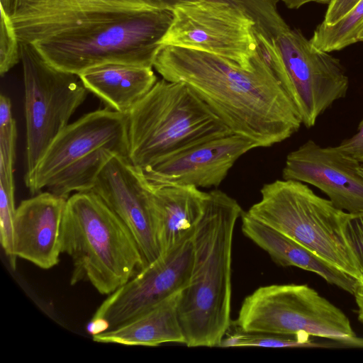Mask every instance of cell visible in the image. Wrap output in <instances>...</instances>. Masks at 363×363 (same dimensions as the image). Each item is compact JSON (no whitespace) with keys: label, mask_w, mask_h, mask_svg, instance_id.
<instances>
[{"label":"cell","mask_w":363,"mask_h":363,"mask_svg":"<svg viewBox=\"0 0 363 363\" xmlns=\"http://www.w3.org/2000/svg\"><path fill=\"white\" fill-rule=\"evenodd\" d=\"M153 67L163 79L187 84L233 133L257 147L289 138L302 125L258 48L254 67L246 69L213 54L162 45Z\"/></svg>","instance_id":"obj_1"},{"label":"cell","mask_w":363,"mask_h":363,"mask_svg":"<svg viewBox=\"0 0 363 363\" xmlns=\"http://www.w3.org/2000/svg\"><path fill=\"white\" fill-rule=\"evenodd\" d=\"M208 193L193 238L190 281L182 292L178 310L184 345L189 347H219L231 325L233 238L243 211L223 191Z\"/></svg>","instance_id":"obj_2"},{"label":"cell","mask_w":363,"mask_h":363,"mask_svg":"<svg viewBox=\"0 0 363 363\" xmlns=\"http://www.w3.org/2000/svg\"><path fill=\"white\" fill-rule=\"evenodd\" d=\"M61 250L72 261L70 284L86 281L102 295L111 294L144 268L131 233L93 190L67 199Z\"/></svg>","instance_id":"obj_3"},{"label":"cell","mask_w":363,"mask_h":363,"mask_svg":"<svg viewBox=\"0 0 363 363\" xmlns=\"http://www.w3.org/2000/svg\"><path fill=\"white\" fill-rule=\"evenodd\" d=\"M127 115L128 157L140 169L193 145L233 133L187 84L163 78Z\"/></svg>","instance_id":"obj_4"},{"label":"cell","mask_w":363,"mask_h":363,"mask_svg":"<svg viewBox=\"0 0 363 363\" xmlns=\"http://www.w3.org/2000/svg\"><path fill=\"white\" fill-rule=\"evenodd\" d=\"M172 20L171 9L146 10L79 26L31 44L49 65L75 74L106 63L153 67Z\"/></svg>","instance_id":"obj_5"},{"label":"cell","mask_w":363,"mask_h":363,"mask_svg":"<svg viewBox=\"0 0 363 363\" xmlns=\"http://www.w3.org/2000/svg\"><path fill=\"white\" fill-rule=\"evenodd\" d=\"M128 115L108 107L69 123L50 145L32 174L23 179L32 196L47 191L67 199L92 190L113 155L128 156Z\"/></svg>","instance_id":"obj_6"},{"label":"cell","mask_w":363,"mask_h":363,"mask_svg":"<svg viewBox=\"0 0 363 363\" xmlns=\"http://www.w3.org/2000/svg\"><path fill=\"white\" fill-rule=\"evenodd\" d=\"M260 194V200L247 211L252 217L352 277L362 278L343 233L347 212L298 181L265 184Z\"/></svg>","instance_id":"obj_7"},{"label":"cell","mask_w":363,"mask_h":363,"mask_svg":"<svg viewBox=\"0 0 363 363\" xmlns=\"http://www.w3.org/2000/svg\"><path fill=\"white\" fill-rule=\"evenodd\" d=\"M234 326L245 333L316 336L363 347L347 316L306 284L259 287L244 299Z\"/></svg>","instance_id":"obj_8"},{"label":"cell","mask_w":363,"mask_h":363,"mask_svg":"<svg viewBox=\"0 0 363 363\" xmlns=\"http://www.w3.org/2000/svg\"><path fill=\"white\" fill-rule=\"evenodd\" d=\"M20 50L25 92L26 179L69 124L89 91L77 74L49 65L32 44L20 43Z\"/></svg>","instance_id":"obj_9"},{"label":"cell","mask_w":363,"mask_h":363,"mask_svg":"<svg viewBox=\"0 0 363 363\" xmlns=\"http://www.w3.org/2000/svg\"><path fill=\"white\" fill-rule=\"evenodd\" d=\"M163 45L196 50L252 69L257 55L256 24L227 4L198 0L174 7Z\"/></svg>","instance_id":"obj_10"},{"label":"cell","mask_w":363,"mask_h":363,"mask_svg":"<svg viewBox=\"0 0 363 363\" xmlns=\"http://www.w3.org/2000/svg\"><path fill=\"white\" fill-rule=\"evenodd\" d=\"M284 69L281 84L306 128L337 101L345 98L349 78L340 61L320 50L298 29L274 39Z\"/></svg>","instance_id":"obj_11"},{"label":"cell","mask_w":363,"mask_h":363,"mask_svg":"<svg viewBox=\"0 0 363 363\" xmlns=\"http://www.w3.org/2000/svg\"><path fill=\"white\" fill-rule=\"evenodd\" d=\"M193 260L191 239L143 268L99 306L91 321V334L118 326L183 291L190 281Z\"/></svg>","instance_id":"obj_12"},{"label":"cell","mask_w":363,"mask_h":363,"mask_svg":"<svg viewBox=\"0 0 363 363\" xmlns=\"http://www.w3.org/2000/svg\"><path fill=\"white\" fill-rule=\"evenodd\" d=\"M92 190L128 228L140 251L144 267L157 259L161 251L156 199L142 170L128 157L115 155L100 171Z\"/></svg>","instance_id":"obj_13"},{"label":"cell","mask_w":363,"mask_h":363,"mask_svg":"<svg viewBox=\"0 0 363 363\" xmlns=\"http://www.w3.org/2000/svg\"><path fill=\"white\" fill-rule=\"evenodd\" d=\"M162 9L149 0H18L11 16L20 43H33L84 24Z\"/></svg>","instance_id":"obj_14"},{"label":"cell","mask_w":363,"mask_h":363,"mask_svg":"<svg viewBox=\"0 0 363 363\" xmlns=\"http://www.w3.org/2000/svg\"><path fill=\"white\" fill-rule=\"evenodd\" d=\"M360 164L337 145L322 147L308 140L287 155L282 179L311 184L323 191L338 209L357 213L363 212Z\"/></svg>","instance_id":"obj_15"},{"label":"cell","mask_w":363,"mask_h":363,"mask_svg":"<svg viewBox=\"0 0 363 363\" xmlns=\"http://www.w3.org/2000/svg\"><path fill=\"white\" fill-rule=\"evenodd\" d=\"M256 147L253 141L230 133L182 150L141 170L152 188L167 185L216 188L235 162Z\"/></svg>","instance_id":"obj_16"},{"label":"cell","mask_w":363,"mask_h":363,"mask_svg":"<svg viewBox=\"0 0 363 363\" xmlns=\"http://www.w3.org/2000/svg\"><path fill=\"white\" fill-rule=\"evenodd\" d=\"M66 199L45 191L21 201L13 222L14 252L35 266L58 264Z\"/></svg>","instance_id":"obj_17"},{"label":"cell","mask_w":363,"mask_h":363,"mask_svg":"<svg viewBox=\"0 0 363 363\" xmlns=\"http://www.w3.org/2000/svg\"><path fill=\"white\" fill-rule=\"evenodd\" d=\"M152 189L157 208V240L163 255L193 239L209 193L190 185H167Z\"/></svg>","instance_id":"obj_18"},{"label":"cell","mask_w":363,"mask_h":363,"mask_svg":"<svg viewBox=\"0 0 363 363\" xmlns=\"http://www.w3.org/2000/svg\"><path fill=\"white\" fill-rule=\"evenodd\" d=\"M243 234L283 267H296L314 272L329 284L353 294L357 279L337 269L294 240L252 217L242 216Z\"/></svg>","instance_id":"obj_19"},{"label":"cell","mask_w":363,"mask_h":363,"mask_svg":"<svg viewBox=\"0 0 363 363\" xmlns=\"http://www.w3.org/2000/svg\"><path fill=\"white\" fill-rule=\"evenodd\" d=\"M86 89L111 109L127 114L157 82L152 67L106 63L77 74Z\"/></svg>","instance_id":"obj_20"},{"label":"cell","mask_w":363,"mask_h":363,"mask_svg":"<svg viewBox=\"0 0 363 363\" xmlns=\"http://www.w3.org/2000/svg\"><path fill=\"white\" fill-rule=\"evenodd\" d=\"M179 291L149 310L115 328L91 334L94 341L126 346L155 347L185 343L179 319Z\"/></svg>","instance_id":"obj_21"},{"label":"cell","mask_w":363,"mask_h":363,"mask_svg":"<svg viewBox=\"0 0 363 363\" xmlns=\"http://www.w3.org/2000/svg\"><path fill=\"white\" fill-rule=\"evenodd\" d=\"M363 26V0H361L344 18L333 25L322 22L310 40L320 50L330 52L340 50L359 40Z\"/></svg>","instance_id":"obj_22"},{"label":"cell","mask_w":363,"mask_h":363,"mask_svg":"<svg viewBox=\"0 0 363 363\" xmlns=\"http://www.w3.org/2000/svg\"><path fill=\"white\" fill-rule=\"evenodd\" d=\"M233 6L247 14L257 30L270 39H276L290 29L277 8V0H203Z\"/></svg>","instance_id":"obj_23"},{"label":"cell","mask_w":363,"mask_h":363,"mask_svg":"<svg viewBox=\"0 0 363 363\" xmlns=\"http://www.w3.org/2000/svg\"><path fill=\"white\" fill-rule=\"evenodd\" d=\"M320 344L308 338L267 333H245L235 328L227 332L219 347H313Z\"/></svg>","instance_id":"obj_24"},{"label":"cell","mask_w":363,"mask_h":363,"mask_svg":"<svg viewBox=\"0 0 363 363\" xmlns=\"http://www.w3.org/2000/svg\"><path fill=\"white\" fill-rule=\"evenodd\" d=\"M14 182L0 180V240L12 269L16 267L14 252L13 222L16 208Z\"/></svg>","instance_id":"obj_25"},{"label":"cell","mask_w":363,"mask_h":363,"mask_svg":"<svg viewBox=\"0 0 363 363\" xmlns=\"http://www.w3.org/2000/svg\"><path fill=\"white\" fill-rule=\"evenodd\" d=\"M17 127L12 113L11 99L0 96V170L14 171L16 156Z\"/></svg>","instance_id":"obj_26"},{"label":"cell","mask_w":363,"mask_h":363,"mask_svg":"<svg viewBox=\"0 0 363 363\" xmlns=\"http://www.w3.org/2000/svg\"><path fill=\"white\" fill-rule=\"evenodd\" d=\"M1 9L0 74L4 76L21 62L20 41L11 17Z\"/></svg>","instance_id":"obj_27"},{"label":"cell","mask_w":363,"mask_h":363,"mask_svg":"<svg viewBox=\"0 0 363 363\" xmlns=\"http://www.w3.org/2000/svg\"><path fill=\"white\" fill-rule=\"evenodd\" d=\"M343 233L363 278V212L347 213L344 223Z\"/></svg>","instance_id":"obj_28"},{"label":"cell","mask_w":363,"mask_h":363,"mask_svg":"<svg viewBox=\"0 0 363 363\" xmlns=\"http://www.w3.org/2000/svg\"><path fill=\"white\" fill-rule=\"evenodd\" d=\"M337 146L345 155L363 164V118L357 126V132Z\"/></svg>","instance_id":"obj_29"},{"label":"cell","mask_w":363,"mask_h":363,"mask_svg":"<svg viewBox=\"0 0 363 363\" xmlns=\"http://www.w3.org/2000/svg\"><path fill=\"white\" fill-rule=\"evenodd\" d=\"M361 0H332L323 20L328 25H333L344 18Z\"/></svg>","instance_id":"obj_30"},{"label":"cell","mask_w":363,"mask_h":363,"mask_svg":"<svg viewBox=\"0 0 363 363\" xmlns=\"http://www.w3.org/2000/svg\"><path fill=\"white\" fill-rule=\"evenodd\" d=\"M353 295L357 306L358 320L363 324V278L357 279Z\"/></svg>","instance_id":"obj_31"},{"label":"cell","mask_w":363,"mask_h":363,"mask_svg":"<svg viewBox=\"0 0 363 363\" xmlns=\"http://www.w3.org/2000/svg\"><path fill=\"white\" fill-rule=\"evenodd\" d=\"M154 4L157 8L162 9L173 10L175 6L181 4L195 1L198 0H149Z\"/></svg>","instance_id":"obj_32"},{"label":"cell","mask_w":363,"mask_h":363,"mask_svg":"<svg viewBox=\"0 0 363 363\" xmlns=\"http://www.w3.org/2000/svg\"><path fill=\"white\" fill-rule=\"evenodd\" d=\"M282 1L289 9H298L309 2L329 4L332 0H277Z\"/></svg>","instance_id":"obj_33"},{"label":"cell","mask_w":363,"mask_h":363,"mask_svg":"<svg viewBox=\"0 0 363 363\" xmlns=\"http://www.w3.org/2000/svg\"><path fill=\"white\" fill-rule=\"evenodd\" d=\"M359 40L363 41V26L362 28V30H361L359 35Z\"/></svg>","instance_id":"obj_34"},{"label":"cell","mask_w":363,"mask_h":363,"mask_svg":"<svg viewBox=\"0 0 363 363\" xmlns=\"http://www.w3.org/2000/svg\"><path fill=\"white\" fill-rule=\"evenodd\" d=\"M359 172L361 174V175L363 176V164H361L359 167Z\"/></svg>","instance_id":"obj_35"}]
</instances>
